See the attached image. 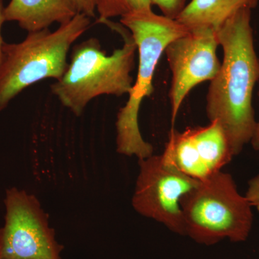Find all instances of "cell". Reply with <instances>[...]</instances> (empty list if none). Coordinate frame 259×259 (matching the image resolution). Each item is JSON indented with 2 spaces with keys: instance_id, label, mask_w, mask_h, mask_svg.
<instances>
[{
  "instance_id": "cell-1",
  "label": "cell",
  "mask_w": 259,
  "mask_h": 259,
  "mask_svg": "<svg viewBox=\"0 0 259 259\" xmlns=\"http://www.w3.org/2000/svg\"><path fill=\"white\" fill-rule=\"evenodd\" d=\"M251 10H238L218 30L223 61L206 98L209 122L217 121L222 126L235 156L250 142L257 122L252 98L259 81V59L250 24Z\"/></svg>"
},
{
  "instance_id": "cell-2",
  "label": "cell",
  "mask_w": 259,
  "mask_h": 259,
  "mask_svg": "<svg viewBox=\"0 0 259 259\" xmlns=\"http://www.w3.org/2000/svg\"><path fill=\"white\" fill-rule=\"evenodd\" d=\"M120 22L136 42L139 64L128 100L117 113V151L124 156L144 159L153 155V148L141 136L140 107L143 100L153 93V76L167 46L189 30L176 20L155 14L152 10L133 12L122 17Z\"/></svg>"
},
{
  "instance_id": "cell-3",
  "label": "cell",
  "mask_w": 259,
  "mask_h": 259,
  "mask_svg": "<svg viewBox=\"0 0 259 259\" xmlns=\"http://www.w3.org/2000/svg\"><path fill=\"white\" fill-rule=\"evenodd\" d=\"M124 45L107 56L97 38H90L75 47L64 76L51 84V92L64 106L81 115L92 100L100 95L120 97L130 93L134 78L137 46L130 32L120 27Z\"/></svg>"
},
{
  "instance_id": "cell-4",
  "label": "cell",
  "mask_w": 259,
  "mask_h": 259,
  "mask_svg": "<svg viewBox=\"0 0 259 259\" xmlns=\"http://www.w3.org/2000/svg\"><path fill=\"white\" fill-rule=\"evenodd\" d=\"M90 18L78 13L55 31L28 32L19 44H3L0 64V112L25 88L46 79L59 80L68 64L70 48L88 30Z\"/></svg>"
},
{
  "instance_id": "cell-5",
  "label": "cell",
  "mask_w": 259,
  "mask_h": 259,
  "mask_svg": "<svg viewBox=\"0 0 259 259\" xmlns=\"http://www.w3.org/2000/svg\"><path fill=\"white\" fill-rule=\"evenodd\" d=\"M185 236L197 243L213 245L228 238L242 242L253 224L251 204L238 192L230 174L222 171L206 180L181 201Z\"/></svg>"
},
{
  "instance_id": "cell-6",
  "label": "cell",
  "mask_w": 259,
  "mask_h": 259,
  "mask_svg": "<svg viewBox=\"0 0 259 259\" xmlns=\"http://www.w3.org/2000/svg\"><path fill=\"white\" fill-rule=\"evenodd\" d=\"M5 223L0 229V259H61L62 245L38 199L25 191L6 192Z\"/></svg>"
},
{
  "instance_id": "cell-7",
  "label": "cell",
  "mask_w": 259,
  "mask_h": 259,
  "mask_svg": "<svg viewBox=\"0 0 259 259\" xmlns=\"http://www.w3.org/2000/svg\"><path fill=\"white\" fill-rule=\"evenodd\" d=\"M139 175L132 198L138 213L185 236L182 198L199 181L187 176L167 163L161 155L139 160Z\"/></svg>"
},
{
  "instance_id": "cell-8",
  "label": "cell",
  "mask_w": 259,
  "mask_h": 259,
  "mask_svg": "<svg viewBox=\"0 0 259 259\" xmlns=\"http://www.w3.org/2000/svg\"><path fill=\"white\" fill-rule=\"evenodd\" d=\"M218 46L217 32L207 28L189 30L167 46L165 53L172 74V123L191 90L217 75L221 64L216 53Z\"/></svg>"
},
{
  "instance_id": "cell-9",
  "label": "cell",
  "mask_w": 259,
  "mask_h": 259,
  "mask_svg": "<svg viewBox=\"0 0 259 259\" xmlns=\"http://www.w3.org/2000/svg\"><path fill=\"white\" fill-rule=\"evenodd\" d=\"M161 156L167 163L198 181L221 171L235 156L228 136L217 121L182 132L172 129Z\"/></svg>"
},
{
  "instance_id": "cell-10",
  "label": "cell",
  "mask_w": 259,
  "mask_h": 259,
  "mask_svg": "<svg viewBox=\"0 0 259 259\" xmlns=\"http://www.w3.org/2000/svg\"><path fill=\"white\" fill-rule=\"evenodd\" d=\"M73 0H11L4 8L5 21H16L28 32L67 23L78 14Z\"/></svg>"
},
{
  "instance_id": "cell-11",
  "label": "cell",
  "mask_w": 259,
  "mask_h": 259,
  "mask_svg": "<svg viewBox=\"0 0 259 259\" xmlns=\"http://www.w3.org/2000/svg\"><path fill=\"white\" fill-rule=\"evenodd\" d=\"M257 0H192L176 19L187 30L211 28L217 32L228 19L243 8H254Z\"/></svg>"
},
{
  "instance_id": "cell-12",
  "label": "cell",
  "mask_w": 259,
  "mask_h": 259,
  "mask_svg": "<svg viewBox=\"0 0 259 259\" xmlns=\"http://www.w3.org/2000/svg\"><path fill=\"white\" fill-rule=\"evenodd\" d=\"M151 0H97L98 21L105 23L114 17H122L141 10H151Z\"/></svg>"
},
{
  "instance_id": "cell-13",
  "label": "cell",
  "mask_w": 259,
  "mask_h": 259,
  "mask_svg": "<svg viewBox=\"0 0 259 259\" xmlns=\"http://www.w3.org/2000/svg\"><path fill=\"white\" fill-rule=\"evenodd\" d=\"M151 4L158 7L163 16L176 20L187 6V0H151Z\"/></svg>"
},
{
  "instance_id": "cell-14",
  "label": "cell",
  "mask_w": 259,
  "mask_h": 259,
  "mask_svg": "<svg viewBox=\"0 0 259 259\" xmlns=\"http://www.w3.org/2000/svg\"><path fill=\"white\" fill-rule=\"evenodd\" d=\"M245 197L252 206H255L259 212V175L249 181Z\"/></svg>"
},
{
  "instance_id": "cell-15",
  "label": "cell",
  "mask_w": 259,
  "mask_h": 259,
  "mask_svg": "<svg viewBox=\"0 0 259 259\" xmlns=\"http://www.w3.org/2000/svg\"><path fill=\"white\" fill-rule=\"evenodd\" d=\"M78 13H82L89 18H95L96 14L97 0H73Z\"/></svg>"
},
{
  "instance_id": "cell-16",
  "label": "cell",
  "mask_w": 259,
  "mask_h": 259,
  "mask_svg": "<svg viewBox=\"0 0 259 259\" xmlns=\"http://www.w3.org/2000/svg\"><path fill=\"white\" fill-rule=\"evenodd\" d=\"M258 96L259 98V90ZM250 143H251L253 149L255 150V151H259V122H256V125H255L252 139L250 140Z\"/></svg>"
},
{
  "instance_id": "cell-17",
  "label": "cell",
  "mask_w": 259,
  "mask_h": 259,
  "mask_svg": "<svg viewBox=\"0 0 259 259\" xmlns=\"http://www.w3.org/2000/svg\"><path fill=\"white\" fill-rule=\"evenodd\" d=\"M4 22H5L4 17V8H3L2 0H0V64H1L2 55H3V44H4V42H3V37H2L1 35V28L2 25H3Z\"/></svg>"
}]
</instances>
